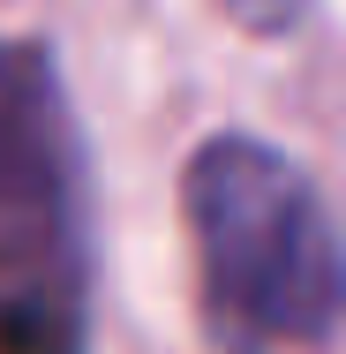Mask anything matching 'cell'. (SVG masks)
<instances>
[{"mask_svg":"<svg viewBox=\"0 0 346 354\" xmlns=\"http://www.w3.org/2000/svg\"><path fill=\"white\" fill-rule=\"evenodd\" d=\"M226 15H233L241 30H264V38H278V30H294V23L309 15V0H226Z\"/></svg>","mask_w":346,"mask_h":354,"instance_id":"obj_3","label":"cell"},{"mask_svg":"<svg viewBox=\"0 0 346 354\" xmlns=\"http://www.w3.org/2000/svg\"><path fill=\"white\" fill-rule=\"evenodd\" d=\"M68 234V113L38 53L0 46V272L8 309L38 317L61 286L46 264H61Z\"/></svg>","mask_w":346,"mask_h":354,"instance_id":"obj_2","label":"cell"},{"mask_svg":"<svg viewBox=\"0 0 346 354\" xmlns=\"http://www.w3.org/2000/svg\"><path fill=\"white\" fill-rule=\"evenodd\" d=\"M181 212L218 354H301L346 324V241L316 181L264 136H211L181 174Z\"/></svg>","mask_w":346,"mask_h":354,"instance_id":"obj_1","label":"cell"}]
</instances>
